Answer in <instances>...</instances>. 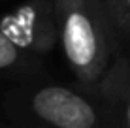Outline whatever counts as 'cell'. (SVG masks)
<instances>
[{"instance_id": "cell-1", "label": "cell", "mask_w": 130, "mask_h": 128, "mask_svg": "<svg viewBox=\"0 0 130 128\" xmlns=\"http://www.w3.org/2000/svg\"><path fill=\"white\" fill-rule=\"evenodd\" d=\"M55 4L64 59L77 81L94 90L113 60L117 28L100 0H55Z\"/></svg>"}, {"instance_id": "cell-2", "label": "cell", "mask_w": 130, "mask_h": 128, "mask_svg": "<svg viewBox=\"0 0 130 128\" xmlns=\"http://www.w3.org/2000/svg\"><path fill=\"white\" fill-rule=\"evenodd\" d=\"M6 113L15 124L51 128H109L98 98L62 85L17 89L6 96Z\"/></svg>"}, {"instance_id": "cell-3", "label": "cell", "mask_w": 130, "mask_h": 128, "mask_svg": "<svg viewBox=\"0 0 130 128\" xmlns=\"http://www.w3.org/2000/svg\"><path fill=\"white\" fill-rule=\"evenodd\" d=\"M0 28L19 47L36 57L49 55L60 43L55 0H26L0 17Z\"/></svg>"}, {"instance_id": "cell-4", "label": "cell", "mask_w": 130, "mask_h": 128, "mask_svg": "<svg viewBox=\"0 0 130 128\" xmlns=\"http://www.w3.org/2000/svg\"><path fill=\"white\" fill-rule=\"evenodd\" d=\"M109 128H130V57L117 55L94 87Z\"/></svg>"}, {"instance_id": "cell-5", "label": "cell", "mask_w": 130, "mask_h": 128, "mask_svg": "<svg viewBox=\"0 0 130 128\" xmlns=\"http://www.w3.org/2000/svg\"><path fill=\"white\" fill-rule=\"evenodd\" d=\"M40 70L38 57L19 47L0 28V76L23 77Z\"/></svg>"}, {"instance_id": "cell-6", "label": "cell", "mask_w": 130, "mask_h": 128, "mask_svg": "<svg viewBox=\"0 0 130 128\" xmlns=\"http://www.w3.org/2000/svg\"><path fill=\"white\" fill-rule=\"evenodd\" d=\"M100 2H102V6L106 8L107 15L111 17L117 32L130 34V21H128V13H126L124 0H100Z\"/></svg>"}, {"instance_id": "cell-7", "label": "cell", "mask_w": 130, "mask_h": 128, "mask_svg": "<svg viewBox=\"0 0 130 128\" xmlns=\"http://www.w3.org/2000/svg\"><path fill=\"white\" fill-rule=\"evenodd\" d=\"M124 6H126V13H128V21H130V0H124Z\"/></svg>"}, {"instance_id": "cell-8", "label": "cell", "mask_w": 130, "mask_h": 128, "mask_svg": "<svg viewBox=\"0 0 130 128\" xmlns=\"http://www.w3.org/2000/svg\"><path fill=\"white\" fill-rule=\"evenodd\" d=\"M2 124H4V122H2V121H0V126H2Z\"/></svg>"}]
</instances>
